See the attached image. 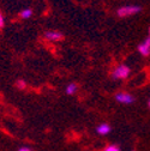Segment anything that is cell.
<instances>
[{
  "label": "cell",
  "mask_w": 150,
  "mask_h": 151,
  "mask_svg": "<svg viewBox=\"0 0 150 151\" xmlns=\"http://www.w3.org/2000/svg\"><path fill=\"white\" fill-rule=\"evenodd\" d=\"M133 151H135V150H133Z\"/></svg>",
  "instance_id": "cell-15"
},
{
  "label": "cell",
  "mask_w": 150,
  "mask_h": 151,
  "mask_svg": "<svg viewBox=\"0 0 150 151\" xmlns=\"http://www.w3.org/2000/svg\"><path fill=\"white\" fill-rule=\"evenodd\" d=\"M96 131H97L99 134L105 136V134H107V133H109V132H110V126H108L107 124H102V125H100L96 128Z\"/></svg>",
  "instance_id": "cell-6"
},
{
  "label": "cell",
  "mask_w": 150,
  "mask_h": 151,
  "mask_svg": "<svg viewBox=\"0 0 150 151\" xmlns=\"http://www.w3.org/2000/svg\"><path fill=\"white\" fill-rule=\"evenodd\" d=\"M115 99H117V101H119L121 103H125V104H130V103H132L135 101L133 96H131L130 93H126V92H119Z\"/></svg>",
  "instance_id": "cell-4"
},
{
  "label": "cell",
  "mask_w": 150,
  "mask_h": 151,
  "mask_svg": "<svg viewBox=\"0 0 150 151\" xmlns=\"http://www.w3.org/2000/svg\"><path fill=\"white\" fill-rule=\"evenodd\" d=\"M149 107H150V101H149Z\"/></svg>",
  "instance_id": "cell-13"
},
{
  "label": "cell",
  "mask_w": 150,
  "mask_h": 151,
  "mask_svg": "<svg viewBox=\"0 0 150 151\" xmlns=\"http://www.w3.org/2000/svg\"><path fill=\"white\" fill-rule=\"evenodd\" d=\"M138 52L144 55V56H148L150 54V36L148 37V39H145L138 47Z\"/></svg>",
  "instance_id": "cell-3"
},
{
  "label": "cell",
  "mask_w": 150,
  "mask_h": 151,
  "mask_svg": "<svg viewBox=\"0 0 150 151\" xmlns=\"http://www.w3.org/2000/svg\"><path fill=\"white\" fill-rule=\"evenodd\" d=\"M4 27V17L1 16V13H0V28Z\"/></svg>",
  "instance_id": "cell-11"
},
{
  "label": "cell",
  "mask_w": 150,
  "mask_h": 151,
  "mask_svg": "<svg viewBox=\"0 0 150 151\" xmlns=\"http://www.w3.org/2000/svg\"><path fill=\"white\" fill-rule=\"evenodd\" d=\"M17 86L19 88V89H24V88H25V82H23V81H18V82H17Z\"/></svg>",
  "instance_id": "cell-10"
},
{
  "label": "cell",
  "mask_w": 150,
  "mask_h": 151,
  "mask_svg": "<svg viewBox=\"0 0 150 151\" xmlns=\"http://www.w3.org/2000/svg\"><path fill=\"white\" fill-rule=\"evenodd\" d=\"M128 73H130V68L127 66H125V65H120L113 71L112 77H113L114 79H123V78L127 77Z\"/></svg>",
  "instance_id": "cell-2"
},
{
  "label": "cell",
  "mask_w": 150,
  "mask_h": 151,
  "mask_svg": "<svg viewBox=\"0 0 150 151\" xmlns=\"http://www.w3.org/2000/svg\"><path fill=\"white\" fill-rule=\"evenodd\" d=\"M31 14H32V10H30V9H25L21 12V17L23 19H28V18L31 17Z\"/></svg>",
  "instance_id": "cell-8"
},
{
  "label": "cell",
  "mask_w": 150,
  "mask_h": 151,
  "mask_svg": "<svg viewBox=\"0 0 150 151\" xmlns=\"http://www.w3.org/2000/svg\"><path fill=\"white\" fill-rule=\"evenodd\" d=\"M77 91V85L76 84H69L67 88H66V93H69V95H73L74 92Z\"/></svg>",
  "instance_id": "cell-7"
},
{
  "label": "cell",
  "mask_w": 150,
  "mask_h": 151,
  "mask_svg": "<svg viewBox=\"0 0 150 151\" xmlns=\"http://www.w3.org/2000/svg\"><path fill=\"white\" fill-rule=\"evenodd\" d=\"M149 34H150V29H149Z\"/></svg>",
  "instance_id": "cell-14"
},
{
  "label": "cell",
  "mask_w": 150,
  "mask_h": 151,
  "mask_svg": "<svg viewBox=\"0 0 150 151\" xmlns=\"http://www.w3.org/2000/svg\"><path fill=\"white\" fill-rule=\"evenodd\" d=\"M18 151H31V150H30L29 147H25V146H24V147H21V149L18 150Z\"/></svg>",
  "instance_id": "cell-12"
},
{
  "label": "cell",
  "mask_w": 150,
  "mask_h": 151,
  "mask_svg": "<svg viewBox=\"0 0 150 151\" xmlns=\"http://www.w3.org/2000/svg\"><path fill=\"white\" fill-rule=\"evenodd\" d=\"M141 11V7L139 6H136V5H128V6H123L120 7L117 13L119 17H128V16H133L136 13H138Z\"/></svg>",
  "instance_id": "cell-1"
},
{
  "label": "cell",
  "mask_w": 150,
  "mask_h": 151,
  "mask_svg": "<svg viewBox=\"0 0 150 151\" xmlns=\"http://www.w3.org/2000/svg\"><path fill=\"white\" fill-rule=\"evenodd\" d=\"M45 37L49 41H60L63 39V35L58 31H47L45 34Z\"/></svg>",
  "instance_id": "cell-5"
},
{
  "label": "cell",
  "mask_w": 150,
  "mask_h": 151,
  "mask_svg": "<svg viewBox=\"0 0 150 151\" xmlns=\"http://www.w3.org/2000/svg\"><path fill=\"white\" fill-rule=\"evenodd\" d=\"M105 151H120V150H119V147L117 145H109V146H107L105 149Z\"/></svg>",
  "instance_id": "cell-9"
}]
</instances>
